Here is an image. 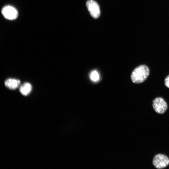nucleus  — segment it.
I'll return each instance as SVG.
<instances>
[{"label": "nucleus", "mask_w": 169, "mask_h": 169, "mask_svg": "<svg viewBox=\"0 0 169 169\" xmlns=\"http://www.w3.org/2000/svg\"><path fill=\"white\" fill-rule=\"evenodd\" d=\"M149 74V69L145 65H140L132 72L131 79L132 82L136 84L141 83L145 81Z\"/></svg>", "instance_id": "obj_1"}, {"label": "nucleus", "mask_w": 169, "mask_h": 169, "mask_svg": "<svg viewBox=\"0 0 169 169\" xmlns=\"http://www.w3.org/2000/svg\"><path fill=\"white\" fill-rule=\"evenodd\" d=\"M152 163L153 166L156 168H163L169 164V158L164 155L157 154L153 158Z\"/></svg>", "instance_id": "obj_2"}, {"label": "nucleus", "mask_w": 169, "mask_h": 169, "mask_svg": "<svg viewBox=\"0 0 169 169\" xmlns=\"http://www.w3.org/2000/svg\"><path fill=\"white\" fill-rule=\"evenodd\" d=\"M153 107L157 113L162 114L167 109V105L165 101L162 98H156L153 101Z\"/></svg>", "instance_id": "obj_3"}, {"label": "nucleus", "mask_w": 169, "mask_h": 169, "mask_svg": "<svg viewBox=\"0 0 169 169\" xmlns=\"http://www.w3.org/2000/svg\"><path fill=\"white\" fill-rule=\"evenodd\" d=\"M86 5L90 14L93 18H97L100 16V8L96 2L93 0H89L86 2Z\"/></svg>", "instance_id": "obj_4"}, {"label": "nucleus", "mask_w": 169, "mask_h": 169, "mask_svg": "<svg viewBox=\"0 0 169 169\" xmlns=\"http://www.w3.org/2000/svg\"><path fill=\"white\" fill-rule=\"evenodd\" d=\"M2 13L6 18L9 20L16 19L18 15L17 10L13 7L7 6L4 7L2 9Z\"/></svg>", "instance_id": "obj_5"}, {"label": "nucleus", "mask_w": 169, "mask_h": 169, "mask_svg": "<svg viewBox=\"0 0 169 169\" xmlns=\"http://www.w3.org/2000/svg\"><path fill=\"white\" fill-rule=\"evenodd\" d=\"M20 84L19 79L9 78L7 79L4 81V85L8 89L14 90L18 88Z\"/></svg>", "instance_id": "obj_6"}, {"label": "nucleus", "mask_w": 169, "mask_h": 169, "mask_svg": "<svg viewBox=\"0 0 169 169\" xmlns=\"http://www.w3.org/2000/svg\"><path fill=\"white\" fill-rule=\"evenodd\" d=\"M32 85L29 82H25L20 86L19 90L20 93L24 96L28 95L31 92Z\"/></svg>", "instance_id": "obj_7"}, {"label": "nucleus", "mask_w": 169, "mask_h": 169, "mask_svg": "<svg viewBox=\"0 0 169 169\" xmlns=\"http://www.w3.org/2000/svg\"><path fill=\"white\" fill-rule=\"evenodd\" d=\"M90 78L93 81H97L100 79V76L98 72L96 70L92 71L90 74Z\"/></svg>", "instance_id": "obj_8"}, {"label": "nucleus", "mask_w": 169, "mask_h": 169, "mask_svg": "<svg viewBox=\"0 0 169 169\" xmlns=\"http://www.w3.org/2000/svg\"><path fill=\"white\" fill-rule=\"evenodd\" d=\"M165 84L166 86L169 88V75L166 77L165 79Z\"/></svg>", "instance_id": "obj_9"}]
</instances>
